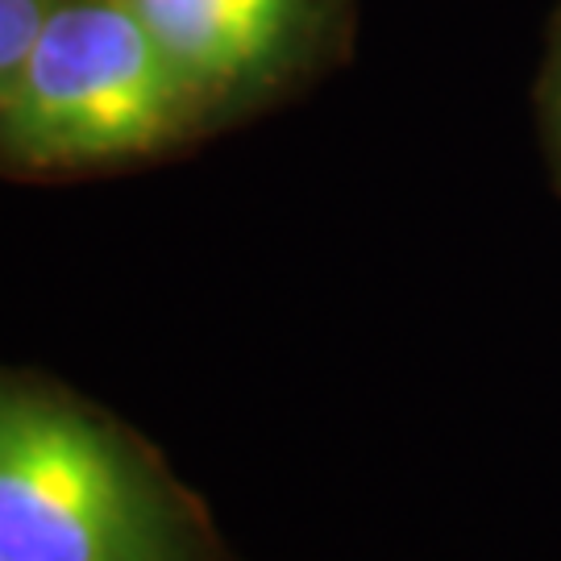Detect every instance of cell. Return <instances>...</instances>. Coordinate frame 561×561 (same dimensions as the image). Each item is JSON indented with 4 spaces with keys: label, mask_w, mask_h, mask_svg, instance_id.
Returning <instances> with one entry per match:
<instances>
[{
    "label": "cell",
    "mask_w": 561,
    "mask_h": 561,
    "mask_svg": "<svg viewBox=\"0 0 561 561\" xmlns=\"http://www.w3.org/2000/svg\"><path fill=\"white\" fill-rule=\"evenodd\" d=\"M0 561H229L201 495L71 387L0 366Z\"/></svg>",
    "instance_id": "1"
},
{
    "label": "cell",
    "mask_w": 561,
    "mask_h": 561,
    "mask_svg": "<svg viewBox=\"0 0 561 561\" xmlns=\"http://www.w3.org/2000/svg\"><path fill=\"white\" fill-rule=\"evenodd\" d=\"M196 129L201 104L129 0H55L0 101V167L101 171Z\"/></svg>",
    "instance_id": "2"
},
{
    "label": "cell",
    "mask_w": 561,
    "mask_h": 561,
    "mask_svg": "<svg viewBox=\"0 0 561 561\" xmlns=\"http://www.w3.org/2000/svg\"><path fill=\"white\" fill-rule=\"evenodd\" d=\"M180 71L204 125L259 101L321 34L324 0H129Z\"/></svg>",
    "instance_id": "3"
},
{
    "label": "cell",
    "mask_w": 561,
    "mask_h": 561,
    "mask_svg": "<svg viewBox=\"0 0 561 561\" xmlns=\"http://www.w3.org/2000/svg\"><path fill=\"white\" fill-rule=\"evenodd\" d=\"M55 0H0V101L18 80L21 62L38 38L42 21Z\"/></svg>",
    "instance_id": "4"
},
{
    "label": "cell",
    "mask_w": 561,
    "mask_h": 561,
    "mask_svg": "<svg viewBox=\"0 0 561 561\" xmlns=\"http://www.w3.org/2000/svg\"><path fill=\"white\" fill-rule=\"evenodd\" d=\"M545 113H549V138H553V154H558V171H561V18H558V30H553L549 71H545Z\"/></svg>",
    "instance_id": "5"
}]
</instances>
